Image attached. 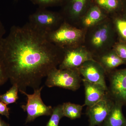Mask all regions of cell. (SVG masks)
<instances>
[{"mask_svg": "<svg viewBox=\"0 0 126 126\" xmlns=\"http://www.w3.org/2000/svg\"><path fill=\"white\" fill-rule=\"evenodd\" d=\"M64 54L28 22L13 26L0 43V62L9 79L25 92L29 87L39 88L43 79L59 67Z\"/></svg>", "mask_w": 126, "mask_h": 126, "instance_id": "obj_1", "label": "cell"}, {"mask_svg": "<svg viewBox=\"0 0 126 126\" xmlns=\"http://www.w3.org/2000/svg\"><path fill=\"white\" fill-rule=\"evenodd\" d=\"M118 41L110 17L86 30L83 45L94 57L112 48Z\"/></svg>", "mask_w": 126, "mask_h": 126, "instance_id": "obj_2", "label": "cell"}, {"mask_svg": "<svg viewBox=\"0 0 126 126\" xmlns=\"http://www.w3.org/2000/svg\"><path fill=\"white\" fill-rule=\"evenodd\" d=\"M86 31L64 21L57 29L45 35L48 40L64 50L83 45Z\"/></svg>", "mask_w": 126, "mask_h": 126, "instance_id": "obj_3", "label": "cell"}, {"mask_svg": "<svg viewBox=\"0 0 126 126\" xmlns=\"http://www.w3.org/2000/svg\"><path fill=\"white\" fill-rule=\"evenodd\" d=\"M64 21L60 12L39 7L29 16L28 23L35 29L46 34L57 29Z\"/></svg>", "mask_w": 126, "mask_h": 126, "instance_id": "obj_4", "label": "cell"}, {"mask_svg": "<svg viewBox=\"0 0 126 126\" xmlns=\"http://www.w3.org/2000/svg\"><path fill=\"white\" fill-rule=\"evenodd\" d=\"M78 69L55 68L49 73L45 84L48 87H59L75 91L80 87L82 79Z\"/></svg>", "mask_w": 126, "mask_h": 126, "instance_id": "obj_5", "label": "cell"}, {"mask_svg": "<svg viewBox=\"0 0 126 126\" xmlns=\"http://www.w3.org/2000/svg\"><path fill=\"white\" fill-rule=\"evenodd\" d=\"M43 88L42 86L34 89V92L32 94H28L22 90H19L27 97V103L25 105L21 106L22 109L27 113L26 123L33 121L39 117L51 116L52 115L53 108L52 106L46 105L41 96Z\"/></svg>", "mask_w": 126, "mask_h": 126, "instance_id": "obj_6", "label": "cell"}, {"mask_svg": "<svg viewBox=\"0 0 126 126\" xmlns=\"http://www.w3.org/2000/svg\"><path fill=\"white\" fill-rule=\"evenodd\" d=\"M93 3V0H64L60 13L64 21L79 28L81 18Z\"/></svg>", "mask_w": 126, "mask_h": 126, "instance_id": "obj_7", "label": "cell"}, {"mask_svg": "<svg viewBox=\"0 0 126 126\" xmlns=\"http://www.w3.org/2000/svg\"><path fill=\"white\" fill-rule=\"evenodd\" d=\"M64 52L63 58L58 67L60 69H78L86 61L94 60L83 45L64 50Z\"/></svg>", "mask_w": 126, "mask_h": 126, "instance_id": "obj_8", "label": "cell"}, {"mask_svg": "<svg viewBox=\"0 0 126 126\" xmlns=\"http://www.w3.org/2000/svg\"><path fill=\"white\" fill-rule=\"evenodd\" d=\"M78 69L83 77V79L108 91L105 80L107 73L98 62L94 60H88L84 63Z\"/></svg>", "mask_w": 126, "mask_h": 126, "instance_id": "obj_9", "label": "cell"}, {"mask_svg": "<svg viewBox=\"0 0 126 126\" xmlns=\"http://www.w3.org/2000/svg\"><path fill=\"white\" fill-rule=\"evenodd\" d=\"M108 75L110 78L109 96L114 102L126 105V68L115 69Z\"/></svg>", "mask_w": 126, "mask_h": 126, "instance_id": "obj_10", "label": "cell"}, {"mask_svg": "<svg viewBox=\"0 0 126 126\" xmlns=\"http://www.w3.org/2000/svg\"><path fill=\"white\" fill-rule=\"evenodd\" d=\"M114 103L108 94L94 105L87 107L86 113L89 117V126H99L103 123Z\"/></svg>", "mask_w": 126, "mask_h": 126, "instance_id": "obj_11", "label": "cell"}, {"mask_svg": "<svg viewBox=\"0 0 126 126\" xmlns=\"http://www.w3.org/2000/svg\"><path fill=\"white\" fill-rule=\"evenodd\" d=\"M109 16L105 12L93 2L81 18L79 28L86 30L101 23Z\"/></svg>", "mask_w": 126, "mask_h": 126, "instance_id": "obj_12", "label": "cell"}, {"mask_svg": "<svg viewBox=\"0 0 126 126\" xmlns=\"http://www.w3.org/2000/svg\"><path fill=\"white\" fill-rule=\"evenodd\" d=\"M85 91V99L84 106L90 107L103 99L108 94L101 87L82 79Z\"/></svg>", "mask_w": 126, "mask_h": 126, "instance_id": "obj_13", "label": "cell"}, {"mask_svg": "<svg viewBox=\"0 0 126 126\" xmlns=\"http://www.w3.org/2000/svg\"><path fill=\"white\" fill-rule=\"evenodd\" d=\"M94 59L104 69L107 75L119 65L126 64V61L121 59L112 48L94 57Z\"/></svg>", "mask_w": 126, "mask_h": 126, "instance_id": "obj_14", "label": "cell"}, {"mask_svg": "<svg viewBox=\"0 0 126 126\" xmlns=\"http://www.w3.org/2000/svg\"><path fill=\"white\" fill-rule=\"evenodd\" d=\"M123 106L122 104L115 102L111 110L103 122V126H126V120L122 111Z\"/></svg>", "mask_w": 126, "mask_h": 126, "instance_id": "obj_15", "label": "cell"}, {"mask_svg": "<svg viewBox=\"0 0 126 126\" xmlns=\"http://www.w3.org/2000/svg\"><path fill=\"white\" fill-rule=\"evenodd\" d=\"M117 35V40L126 43V13L122 12L109 16Z\"/></svg>", "mask_w": 126, "mask_h": 126, "instance_id": "obj_16", "label": "cell"}, {"mask_svg": "<svg viewBox=\"0 0 126 126\" xmlns=\"http://www.w3.org/2000/svg\"><path fill=\"white\" fill-rule=\"evenodd\" d=\"M93 2L110 16L122 12V0H93Z\"/></svg>", "mask_w": 126, "mask_h": 126, "instance_id": "obj_17", "label": "cell"}, {"mask_svg": "<svg viewBox=\"0 0 126 126\" xmlns=\"http://www.w3.org/2000/svg\"><path fill=\"white\" fill-rule=\"evenodd\" d=\"M64 117H66L71 119L80 118L82 114L83 106L66 102L62 104Z\"/></svg>", "mask_w": 126, "mask_h": 126, "instance_id": "obj_18", "label": "cell"}, {"mask_svg": "<svg viewBox=\"0 0 126 126\" xmlns=\"http://www.w3.org/2000/svg\"><path fill=\"white\" fill-rule=\"evenodd\" d=\"M19 89L16 84H13L5 93L0 95V101L8 105L16 102L18 99V92Z\"/></svg>", "mask_w": 126, "mask_h": 126, "instance_id": "obj_19", "label": "cell"}, {"mask_svg": "<svg viewBox=\"0 0 126 126\" xmlns=\"http://www.w3.org/2000/svg\"><path fill=\"white\" fill-rule=\"evenodd\" d=\"M63 117L62 104L54 107L50 119L46 126H59L60 120Z\"/></svg>", "mask_w": 126, "mask_h": 126, "instance_id": "obj_20", "label": "cell"}, {"mask_svg": "<svg viewBox=\"0 0 126 126\" xmlns=\"http://www.w3.org/2000/svg\"><path fill=\"white\" fill-rule=\"evenodd\" d=\"M34 4L40 8H46L57 5H61L64 0H30Z\"/></svg>", "mask_w": 126, "mask_h": 126, "instance_id": "obj_21", "label": "cell"}, {"mask_svg": "<svg viewBox=\"0 0 126 126\" xmlns=\"http://www.w3.org/2000/svg\"><path fill=\"white\" fill-rule=\"evenodd\" d=\"M117 55L122 59L126 61V43L117 41L112 47Z\"/></svg>", "mask_w": 126, "mask_h": 126, "instance_id": "obj_22", "label": "cell"}, {"mask_svg": "<svg viewBox=\"0 0 126 126\" xmlns=\"http://www.w3.org/2000/svg\"><path fill=\"white\" fill-rule=\"evenodd\" d=\"M7 104L0 101V115L5 116L7 118L10 117V108Z\"/></svg>", "mask_w": 126, "mask_h": 126, "instance_id": "obj_23", "label": "cell"}, {"mask_svg": "<svg viewBox=\"0 0 126 126\" xmlns=\"http://www.w3.org/2000/svg\"><path fill=\"white\" fill-rule=\"evenodd\" d=\"M8 79L7 74L0 62V86L4 84Z\"/></svg>", "mask_w": 126, "mask_h": 126, "instance_id": "obj_24", "label": "cell"}, {"mask_svg": "<svg viewBox=\"0 0 126 126\" xmlns=\"http://www.w3.org/2000/svg\"><path fill=\"white\" fill-rule=\"evenodd\" d=\"M6 33V30L2 22L0 21V43L4 37Z\"/></svg>", "mask_w": 126, "mask_h": 126, "instance_id": "obj_25", "label": "cell"}, {"mask_svg": "<svg viewBox=\"0 0 126 126\" xmlns=\"http://www.w3.org/2000/svg\"><path fill=\"white\" fill-rule=\"evenodd\" d=\"M123 7L122 12L126 13V0H122Z\"/></svg>", "mask_w": 126, "mask_h": 126, "instance_id": "obj_26", "label": "cell"}, {"mask_svg": "<svg viewBox=\"0 0 126 126\" xmlns=\"http://www.w3.org/2000/svg\"><path fill=\"white\" fill-rule=\"evenodd\" d=\"M0 126H9V125L2 120L0 117Z\"/></svg>", "mask_w": 126, "mask_h": 126, "instance_id": "obj_27", "label": "cell"}]
</instances>
